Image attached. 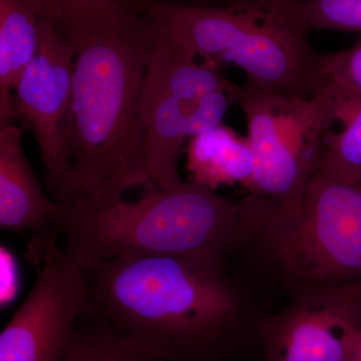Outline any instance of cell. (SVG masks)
<instances>
[{"instance_id":"9c48e42d","label":"cell","mask_w":361,"mask_h":361,"mask_svg":"<svg viewBox=\"0 0 361 361\" xmlns=\"http://www.w3.org/2000/svg\"><path fill=\"white\" fill-rule=\"evenodd\" d=\"M92 303L85 271L61 248L0 334V361H61L78 317Z\"/></svg>"},{"instance_id":"ba28073f","label":"cell","mask_w":361,"mask_h":361,"mask_svg":"<svg viewBox=\"0 0 361 361\" xmlns=\"http://www.w3.org/2000/svg\"><path fill=\"white\" fill-rule=\"evenodd\" d=\"M73 71L70 44L54 21L42 18L39 49L16 85L14 111L35 135L47 192L61 204L77 196L68 149Z\"/></svg>"},{"instance_id":"52a82bcc","label":"cell","mask_w":361,"mask_h":361,"mask_svg":"<svg viewBox=\"0 0 361 361\" xmlns=\"http://www.w3.org/2000/svg\"><path fill=\"white\" fill-rule=\"evenodd\" d=\"M237 106L243 111L254 156L249 195L283 205L298 203L319 170L332 123L326 90L318 82L310 97L277 94L240 85Z\"/></svg>"},{"instance_id":"6da1fadb","label":"cell","mask_w":361,"mask_h":361,"mask_svg":"<svg viewBox=\"0 0 361 361\" xmlns=\"http://www.w3.org/2000/svg\"><path fill=\"white\" fill-rule=\"evenodd\" d=\"M54 23L73 51L68 149L77 196L153 184L142 153L141 99L160 27L123 0Z\"/></svg>"},{"instance_id":"d6986e66","label":"cell","mask_w":361,"mask_h":361,"mask_svg":"<svg viewBox=\"0 0 361 361\" xmlns=\"http://www.w3.org/2000/svg\"><path fill=\"white\" fill-rule=\"evenodd\" d=\"M346 361H361V329L355 334V338H353L348 360Z\"/></svg>"},{"instance_id":"5b68a950","label":"cell","mask_w":361,"mask_h":361,"mask_svg":"<svg viewBox=\"0 0 361 361\" xmlns=\"http://www.w3.org/2000/svg\"><path fill=\"white\" fill-rule=\"evenodd\" d=\"M239 206L237 244L260 241L298 293L360 281L361 180L316 173L298 203L248 195Z\"/></svg>"},{"instance_id":"8fae6325","label":"cell","mask_w":361,"mask_h":361,"mask_svg":"<svg viewBox=\"0 0 361 361\" xmlns=\"http://www.w3.org/2000/svg\"><path fill=\"white\" fill-rule=\"evenodd\" d=\"M58 206L26 158L21 128L0 125V227L25 240L26 257L39 268L61 249Z\"/></svg>"},{"instance_id":"9a60e30c","label":"cell","mask_w":361,"mask_h":361,"mask_svg":"<svg viewBox=\"0 0 361 361\" xmlns=\"http://www.w3.org/2000/svg\"><path fill=\"white\" fill-rule=\"evenodd\" d=\"M61 361H166L114 327L94 306L78 317Z\"/></svg>"},{"instance_id":"3957f363","label":"cell","mask_w":361,"mask_h":361,"mask_svg":"<svg viewBox=\"0 0 361 361\" xmlns=\"http://www.w3.org/2000/svg\"><path fill=\"white\" fill-rule=\"evenodd\" d=\"M134 201L125 195L82 196L59 203L63 252L82 270L129 256L225 258L237 245L239 202L191 180L153 183Z\"/></svg>"},{"instance_id":"4fadbf2b","label":"cell","mask_w":361,"mask_h":361,"mask_svg":"<svg viewBox=\"0 0 361 361\" xmlns=\"http://www.w3.org/2000/svg\"><path fill=\"white\" fill-rule=\"evenodd\" d=\"M40 37L42 16L30 0H0V123L16 120L14 89Z\"/></svg>"},{"instance_id":"7a4b0ae2","label":"cell","mask_w":361,"mask_h":361,"mask_svg":"<svg viewBox=\"0 0 361 361\" xmlns=\"http://www.w3.org/2000/svg\"><path fill=\"white\" fill-rule=\"evenodd\" d=\"M84 271L94 310L166 361L215 360L241 318L225 258L129 256Z\"/></svg>"},{"instance_id":"277c9868","label":"cell","mask_w":361,"mask_h":361,"mask_svg":"<svg viewBox=\"0 0 361 361\" xmlns=\"http://www.w3.org/2000/svg\"><path fill=\"white\" fill-rule=\"evenodd\" d=\"M132 2L197 59L222 68L238 66L247 84L310 97L322 78V54L310 44L304 0H231L220 7Z\"/></svg>"},{"instance_id":"2e32d148","label":"cell","mask_w":361,"mask_h":361,"mask_svg":"<svg viewBox=\"0 0 361 361\" xmlns=\"http://www.w3.org/2000/svg\"><path fill=\"white\" fill-rule=\"evenodd\" d=\"M311 28L361 35V0H304Z\"/></svg>"},{"instance_id":"8992f818","label":"cell","mask_w":361,"mask_h":361,"mask_svg":"<svg viewBox=\"0 0 361 361\" xmlns=\"http://www.w3.org/2000/svg\"><path fill=\"white\" fill-rule=\"evenodd\" d=\"M222 71V66L197 59L160 28L141 99L142 153L157 184H180V159L188 142L223 123L237 104L240 85Z\"/></svg>"},{"instance_id":"5bb4252c","label":"cell","mask_w":361,"mask_h":361,"mask_svg":"<svg viewBox=\"0 0 361 361\" xmlns=\"http://www.w3.org/2000/svg\"><path fill=\"white\" fill-rule=\"evenodd\" d=\"M331 110L324 153L317 173L342 183L361 180V92L322 77Z\"/></svg>"},{"instance_id":"e0dca14e","label":"cell","mask_w":361,"mask_h":361,"mask_svg":"<svg viewBox=\"0 0 361 361\" xmlns=\"http://www.w3.org/2000/svg\"><path fill=\"white\" fill-rule=\"evenodd\" d=\"M322 77H330L348 89L361 92V35L348 49L322 54Z\"/></svg>"},{"instance_id":"ac0fdd59","label":"cell","mask_w":361,"mask_h":361,"mask_svg":"<svg viewBox=\"0 0 361 361\" xmlns=\"http://www.w3.org/2000/svg\"><path fill=\"white\" fill-rule=\"evenodd\" d=\"M42 18L65 20L110 6L115 0H30Z\"/></svg>"},{"instance_id":"7c38bea8","label":"cell","mask_w":361,"mask_h":361,"mask_svg":"<svg viewBox=\"0 0 361 361\" xmlns=\"http://www.w3.org/2000/svg\"><path fill=\"white\" fill-rule=\"evenodd\" d=\"M186 169L190 180L212 191L241 185L253 177L254 156L248 139L221 123L188 142Z\"/></svg>"},{"instance_id":"30bf717a","label":"cell","mask_w":361,"mask_h":361,"mask_svg":"<svg viewBox=\"0 0 361 361\" xmlns=\"http://www.w3.org/2000/svg\"><path fill=\"white\" fill-rule=\"evenodd\" d=\"M361 329V282L298 293L260 325L266 361H346Z\"/></svg>"}]
</instances>
